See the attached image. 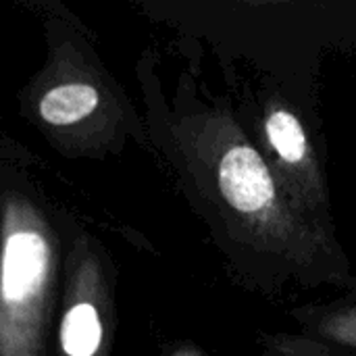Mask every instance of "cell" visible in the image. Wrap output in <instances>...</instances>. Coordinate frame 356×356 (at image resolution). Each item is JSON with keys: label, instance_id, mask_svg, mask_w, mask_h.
<instances>
[{"label": "cell", "instance_id": "cell-8", "mask_svg": "<svg viewBox=\"0 0 356 356\" xmlns=\"http://www.w3.org/2000/svg\"><path fill=\"white\" fill-rule=\"evenodd\" d=\"M346 292H348V294H355L356 296V280H353V277H350V282L346 284Z\"/></svg>", "mask_w": 356, "mask_h": 356}, {"label": "cell", "instance_id": "cell-5", "mask_svg": "<svg viewBox=\"0 0 356 356\" xmlns=\"http://www.w3.org/2000/svg\"><path fill=\"white\" fill-rule=\"evenodd\" d=\"M100 104V92L86 81L58 83L50 88L38 102V113L44 123L67 127L88 119Z\"/></svg>", "mask_w": 356, "mask_h": 356}, {"label": "cell", "instance_id": "cell-3", "mask_svg": "<svg viewBox=\"0 0 356 356\" xmlns=\"http://www.w3.org/2000/svg\"><path fill=\"white\" fill-rule=\"evenodd\" d=\"M257 140L288 209L309 227L334 236L325 171L300 115L280 92L263 102Z\"/></svg>", "mask_w": 356, "mask_h": 356}, {"label": "cell", "instance_id": "cell-1", "mask_svg": "<svg viewBox=\"0 0 356 356\" xmlns=\"http://www.w3.org/2000/svg\"><path fill=\"white\" fill-rule=\"evenodd\" d=\"M202 161L213 196L229 234L240 242L265 275L267 288L286 282L302 286L350 282L348 261L336 236L302 223L284 202L275 179L254 142L229 115L209 117L200 129Z\"/></svg>", "mask_w": 356, "mask_h": 356}, {"label": "cell", "instance_id": "cell-6", "mask_svg": "<svg viewBox=\"0 0 356 356\" xmlns=\"http://www.w3.org/2000/svg\"><path fill=\"white\" fill-rule=\"evenodd\" d=\"M60 348L65 356H98L102 348V319L96 302L88 296L75 298L60 321Z\"/></svg>", "mask_w": 356, "mask_h": 356}, {"label": "cell", "instance_id": "cell-9", "mask_svg": "<svg viewBox=\"0 0 356 356\" xmlns=\"http://www.w3.org/2000/svg\"><path fill=\"white\" fill-rule=\"evenodd\" d=\"M177 356H196V355H192V353H179Z\"/></svg>", "mask_w": 356, "mask_h": 356}, {"label": "cell", "instance_id": "cell-7", "mask_svg": "<svg viewBox=\"0 0 356 356\" xmlns=\"http://www.w3.org/2000/svg\"><path fill=\"white\" fill-rule=\"evenodd\" d=\"M263 356H325L323 350L300 334H267L263 338Z\"/></svg>", "mask_w": 356, "mask_h": 356}, {"label": "cell", "instance_id": "cell-4", "mask_svg": "<svg viewBox=\"0 0 356 356\" xmlns=\"http://www.w3.org/2000/svg\"><path fill=\"white\" fill-rule=\"evenodd\" d=\"M298 334L313 340L325 356H356V296L292 309Z\"/></svg>", "mask_w": 356, "mask_h": 356}, {"label": "cell", "instance_id": "cell-2", "mask_svg": "<svg viewBox=\"0 0 356 356\" xmlns=\"http://www.w3.org/2000/svg\"><path fill=\"white\" fill-rule=\"evenodd\" d=\"M54 250L40 215L10 200L0 234V356H40Z\"/></svg>", "mask_w": 356, "mask_h": 356}]
</instances>
